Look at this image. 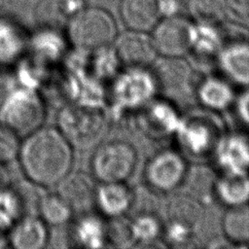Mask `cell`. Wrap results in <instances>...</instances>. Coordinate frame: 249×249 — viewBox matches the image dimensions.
<instances>
[{"label":"cell","mask_w":249,"mask_h":249,"mask_svg":"<svg viewBox=\"0 0 249 249\" xmlns=\"http://www.w3.org/2000/svg\"><path fill=\"white\" fill-rule=\"evenodd\" d=\"M112 45L121 65L124 67L148 68L159 54L152 37L143 31L128 29L117 35Z\"/></svg>","instance_id":"11"},{"label":"cell","mask_w":249,"mask_h":249,"mask_svg":"<svg viewBox=\"0 0 249 249\" xmlns=\"http://www.w3.org/2000/svg\"><path fill=\"white\" fill-rule=\"evenodd\" d=\"M106 244L118 248H128L136 244L131 222L124 215L106 218Z\"/></svg>","instance_id":"32"},{"label":"cell","mask_w":249,"mask_h":249,"mask_svg":"<svg viewBox=\"0 0 249 249\" xmlns=\"http://www.w3.org/2000/svg\"><path fill=\"white\" fill-rule=\"evenodd\" d=\"M112 46L105 47L91 52L92 57L89 56V67L94 78L97 80H112L120 71L121 65L117 54Z\"/></svg>","instance_id":"31"},{"label":"cell","mask_w":249,"mask_h":249,"mask_svg":"<svg viewBox=\"0 0 249 249\" xmlns=\"http://www.w3.org/2000/svg\"><path fill=\"white\" fill-rule=\"evenodd\" d=\"M95 193L93 177L82 171H70L57 184V194L79 215L95 207Z\"/></svg>","instance_id":"13"},{"label":"cell","mask_w":249,"mask_h":249,"mask_svg":"<svg viewBox=\"0 0 249 249\" xmlns=\"http://www.w3.org/2000/svg\"><path fill=\"white\" fill-rule=\"evenodd\" d=\"M22 216L20 204L12 187L0 190V231H6Z\"/></svg>","instance_id":"33"},{"label":"cell","mask_w":249,"mask_h":249,"mask_svg":"<svg viewBox=\"0 0 249 249\" xmlns=\"http://www.w3.org/2000/svg\"><path fill=\"white\" fill-rule=\"evenodd\" d=\"M153 42L162 56H183L190 53L194 26L184 18L169 16L153 28Z\"/></svg>","instance_id":"10"},{"label":"cell","mask_w":249,"mask_h":249,"mask_svg":"<svg viewBox=\"0 0 249 249\" xmlns=\"http://www.w3.org/2000/svg\"><path fill=\"white\" fill-rule=\"evenodd\" d=\"M225 236L238 245L249 243V205L229 206L222 219Z\"/></svg>","instance_id":"25"},{"label":"cell","mask_w":249,"mask_h":249,"mask_svg":"<svg viewBox=\"0 0 249 249\" xmlns=\"http://www.w3.org/2000/svg\"><path fill=\"white\" fill-rule=\"evenodd\" d=\"M216 197L229 206L245 204L249 200V176L247 172H229L217 178Z\"/></svg>","instance_id":"22"},{"label":"cell","mask_w":249,"mask_h":249,"mask_svg":"<svg viewBox=\"0 0 249 249\" xmlns=\"http://www.w3.org/2000/svg\"><path fill=\"white\" fill-rule=\"evenodd\" d=\"M196 96L199 102L209 110H223L234 101L231 86L218 78L202 80L196 87Z\"/></svg>","instance_id":"24"},{"label":"cell","mask_w":249,"mask_h":249,"mask_svg":"<svg viewBox=\"0 0 249 249\" xmlns=\"http://www.w3.org/2000/svg\"><path fill=\"white\" fill-rule=\"evenodd\" d=\"M157 91L153 74L147 68L125 67L112 80L110 98L120 111L138 110Z\"/></svg>","instance_id":"6"},{"label":"cell","mask_w":249,"mask_h":249,"mask_svg":"<svg viewBox=\"0 0 249 249\" xmlns=\"http://www.w3.org/2000/svg\"><path fill=\"white\" fill-rule=\"evenodd\" d=\"M7 245H9L8 242V236L4 234L3 231H0V248L6 247Z\"/></svg>","instance_id":"37"},{"label":"cell","mask_w":249,"mask_h":249,"mask_svg":"<svg viewBox=\"0 0 249 249\" xmlns=\"http://www.w3.org/2000/svg\"><path fill=\"white\" fill-rule=\"evenodd\" d=\"M18 159L26 179L43 188L57 185L73 164V148L55 127L41 126L23 137Z\"/></svg>","instance_id":"1"},{"label":"cell","mask_w":249,"mask_h":249,"mask_svg":"<svg viewBox=\"0 0 249 249\" xmlns=\"http://www.w3.org/2000/svg\"><path fill=\"white\" fill-rule=\"evenodd\" d=\"M72 239L84 248L106 246V220L90 212L80 214L72 228Z\"/></svg>","instance_id":"20"},{"label":"cell","mask_w":249,"mask_h":249,"mask_svg":"<svg viewBox=\"0 0 249 249\" xmlns=\"http://www.w3.org/2000/svg\"><path fill=\"white\" fill-rule=\"evenodd\" d=\"M37 214L47 226L59 227L69 223L74 212L58 194H44Z\"/></svg>","instance_id":"27"},{"label":"cell","mask_w":249,"mask_h":249,"mask_svg":"<svg viewBox=\"0 0 249 249\" xmlns=\"http://www.w3.org/2000/svg\"><path fill=\"white\" fill-rule=\"evenodd\" d=\"M130 222L136 244H153L162 234L163 226L160 218L153 212H141L134 219L130 220Z\"/></svg>","instance_id":"30"},{"label":"cell","mask_w":249,"mask_h":249,"mask_svg":"<svg viewBox=\"0 0 249 249\" xmlns=\"http://www.w3.org/2000/svg\"><path fill=\"white\" fill-rule=\"evenodd\" d=\"M227 9L234 20L249 24V0H227Z\"/></svg>","instance_id":"35"},{"label":"cell","mask_w":249,"mask_h":249,"mask_svg":"<svg viewBox=\"0 0 249 249\" xmlns=\"http://www.w3.org/2000/svg\"><path fill=\"white\" fill-rule=\"evenodd\" d=\"M135 200V194L124 182L100 183L96 187L95 207L105 218L125 215Z\"/></svg>","instance_id":"14"},{"label":"cell","mask_w":249,"mask_h":249,"mask_svg":"<svg viewBox=\"0 0 249 249\" xmlns=\"http://www.w3.org/2000/svg\"><path fill=\"white\" fill-rule=\"evenodd\" d=\"M236 111L238 118L249 126V88L238 97L236 101Z\"/></svg>","instance_id":"36"},{"label":"cell","mask_w":249,"mask_h":249,"mask_svg":"<svg viewBox=\"0 0 249 249\" xmlns=\"http://www.w3.org/2000/svg\"><path fill=\"white\" fill-rule=\"evenodd\" d=\"M118 35L117 22L110 12L85 6L66 24V36L75 49L93 52L112 46Z\"/></svg>","instance_id":"3"},{"label":"cell","mask_w":249,"mask_h":249,"mask_svg":"<svg viewBox=\"0 0 249 249\" xmlns=\"http://www.w3.org/2000/svg\"><path fill=\"white\" fill-rule=\"evenodd\" d=\"M28 34L13 18L0 16V64L20 61L27 52Z\"/></svg>","instance_id":"18"},{"label":"cell","mask_w":249,"mask_h":249,"mask_svg":"<svg viewBox=\"0 0 249 249\" xmlns=\"http://www.w3.org/2000/svg\"><path fill=\"white\" fill-rule=\"evenodd\" d=\"M206 119L189 118L188 121L180 125V132H183L182 138L184 146L196 155H204L217 152L222 141L218 128L215 125H207Z\"/></svg>","instance_id":"16"},{"label":"cell","mask_w":249,"mask_h":249,"mask_svg":"<svg viewBox=\"0 0 249 249\" xmlns=\"http://www.w3.org/2000/svg\"><path fill=\"white\" fill-rule=\"evenodd\" d=\"M138 124L145 133L152 136L166 134L179 126V120L165 103L150 100L140 109Z\"/></svg>","instance_id":"19"},{"label":"cell","mask_w":249,"mask_h":249,"mask_svg":"<svg viewBox=\"0 0 249 249\" xmlns=\"http://www.w3.org/2000/svg\"><path fill=\"white\" fill-rule=\"evenodd\" d=\"M202 207L203 204L187 193L173 196L167 206L168 224L162 231L166 241L175 245L188 242L201 221Z\"/></svg>","instance_id":"8"},{"label":"cell","mask_w":249,"mask_h":249,"mask_svg":"<svg viewBox=\"0 0 249 249\" xmlns=\"http://www.w3.org/2000/svg\"><path fill=\"white\" fill-rule=\"evenodd\" d=\"M217 177L213 172L203 164L187 168V172L183 183L188 186V193L196 198L201 204L210 201L215 195ZM182 183V184H183Z\"/></svg>","instance_id":"26"},{"label":"cell","mask_w":249,"mask_h":249,"mask_svg":"<svg viewBox=\"0 0 249 249\" xmlns=\"http://www.w3.org/2000/svg\"><path fill=\"white\" fill-rule=\"evenodd\" d=\"M189 11L198 24L216 27L228 15L227 0H190Z\"/></svg>","instance_id":"28"},{"label":"cell","mask_w":249,"mask_h":249,"mask_svg":"<svg viewBox=\"0 0 249 249\" xmlns=\"http://www.w3.org/2000/svg\"><path fill=\"white\" fill-rule=\"evenodd\" d=\"M45 118L44 97L35 89L19 86L6 93L0 102V123L19 137L43 126Z\"/></svg>","instance_id":"4"},{"label":"cell","mask_w":249,"mask_h":249,"mask_svg":"<svg viewBox=\"0 0 249 249\" xmlns=\"http://www.w3.org/2000/svg\"><path fill=\"white\" fill-rule=\"evenodd\" d=\"M107 127V116L101 105L73 101L63 105L57 115V129L73 149L97 146Z\"/></svg>","instance_id":"2"},{"label":"cell","mask_w":249,"mask_h":249,"mask_svg":"<svg viewBox=\"0 0 249 249\" xmlns=\"http://www.w3.org/2000/svg\"><path fill=\"white\" fill-rule=\"evenodd\" d=\"M225 74L233 82L249 87V44L233 43L219 53Z\"/></svg>","instance_id":"21"},{"label":"cell","mask_w":249,"mask_h":249,"mask_svg":"<svg viewBox=\"0 0 249 249\" xmlns=\"http://www.w3.org/2000/svg\"><path fill=\"white\" fill-rule=\"evenodd\" d=\"M69 41L58 27L41 25L33 33L28 34L27 52L33 60L47 66L62 59L67 54Z\"/></svg>","instance_id":"12"},{"label":"cell","mask_w":249,"mask_h":249,"mask_svg":"<svg viewBox=\"0 0 249 249\" xmlns=\"http://www.w3.org/2000/svg\"><path fill=\"white\" fill-rule=\"evenodd\" d=\"M86 5L85 0H41L35 7V16L42 25L58 27L68 21Z\"/></svg>","instance_id":"23"},{"label":"cell","mask_w":249,"mask_h":249,"mask_svg":"<svg viewBox=\"0 0 249 249\" xmlns=\"http://www.w3.org/2000/svg\"><path fill=\"white\" fill-rule=\"evenodd\" d=\"M9 245L16 249H41L49 240L47 224L38 215H23L9 230Z\"/></svg>","instance_id":"15"},{"label":"cell","mask_w":249,"mask_h":249,"mask_svg":"<svg viewBox=\"0 0 249 249\" xmlns=\"http://www.w3.org/2000/svg\"><path fill=\"white\" fill-rule=\"evenodd\" d=\"M137 163L134 147L124 140H112L97 145L90 168L92 177L100 183L125 182Z\"/></svg>","instance_id":"5"},{"label":"cell","mask_w":249,"mask_h":249,"mask_svg":"<svg viewBox=\"0 0 249 249\" xmlns=\"http://www.w3.org/2000/svg\"><path fill=\"white\" fill-rule=\"evenodd\" d=\"M183 156L173 150H162L155 154L145 167L147 184L155 191L170 192L180 186L187 172Z\"/></svg>","instance_id":"9"},{"label":"cell","mask_w":249,"mask_h":249,"mask_svg":"<svg viewBox=\"0 0 249 249\" xmlns=\"http://www.w3.org/2000/svg\"><path fill=\"white\" fill-rule=\"evenodd\" d=\"M221 155L222 164L226 165L229 172H246L245 167L249 164V146L239 139H222L216 153Z\"/></svg>","instance_id":"29"},{"label":"cell","mask_w":249,"mask_h":249,"mask_svg":"<svg viewBox=\"0 0 249 249\" xmlns=\"http://www.w3.org/2000/svg\"><path fill=\"white\" fill-rule=\"evenodd\" d=\"M19 136L11 128L0 123V163L7 164L18 159L19 147Z\"/></svg>","instance_id":"34"},{"label":"cell","mask_w":249,"mask_h":249,"mask_svg":"<svg viewBox=\"0 0 249 249\" xmlns=\"http://www.w3.org/2000/svg\"><path fill=\"white\" fill-rule=\"evenodd\" d=\"M120 15L128 29L147 32L161 16L160 0H121Z\"/></svg>","instance_id":"17"},{"label":"cell","mask_w":249,"mask_h":249,"mask_svg":"<svg viewBox=\"0 0 249 249\" xmlns=\"http://www.w3.org/2000/svg\"><path fill=\"white\" fill-rule=\"evenodd\" d=\"M157 90L170 99L196 95L195 72L183 56H162L154 62L152 72Z\"/></svg>","instance_id":"7"}]
</instances>
